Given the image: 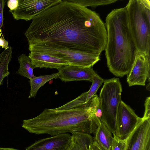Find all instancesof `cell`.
I'll return each instance as SVG.
<instances>
[{"label": "cell", "mask_w": 150, "mask_h": 150, "mask_svg": "<svg viewBox=\"0 0 150 150\" xmlns=\"http://www.w3.org/2000/svg\"><path fill=\"white\" fill-rule=\"evenodd\" d=\"M25 33L28 45L50 47L100 55L107 34L98 15L87 7L60 0L34 17Z\"/></svg>", "instance_id": "obj_1"}, {"label": "cell", "mask_w": 150, "mask_h": 150, "mask_svg": "<svg viewBox=\"0 0 150 150\" xmlns=\"http://www.w3.org/2000/svg\"><path fill=\"white\" fill-rule=\"evenodd\" d=\"M96 95L86 103L71 109H45L33 118L24 120L22 127L29 132L51 136L77 132L94 133L101 123L95 113Z\"/></svg>", "instance_id": "obj_2"}, {"label": "cell", "mask_w": 150, "mask_h": 150, "mask_svg": "<svg viewBox=\"0 0 150 150\" xmlns=\"http://www.w3.org/2000/svg\"><path fill=\"white\" fill-rule=\"evenodd\" d=\"M105 25L107 40L105 50L108 67L115 76L123 77L131 70L137 52L130 29L126 6L110 12Z\"/></svg>", "instance_id": "obj_3"}, {"label": "cell", "mask_w": 150, "mask_h": 150, "mask_svg": "<svg viewBox=\"0 0 150 150\" xmlns=\"http://www.w3.org/2000/svg\"><path fill=\"white\" fill-rule=\"evenodd\" d=\"M130 29L137 51L150 55V6L130 0L126 6Z\"/></svg>", "instance_id": "obj_4"}, {"label": "cell", "mask_w": 150, "mask_h": 150, "mask_svg": "<svg viewBox=\"0 0 150 150\" xmlns=\"http://www.w3.org/2000/svg\"><path fill=\"white\" fill-rule=\"evenodd\" d=\"M122 85L118 78L104 80L100 92L99 101L103 122L113 134H115L117 110L122 100Z\"/></svg>", "instance_id": "obj_5"}, {"label": "cell", "mask_w": 150, "mask_h": 150, "mask_svg": "<svg viewBox=\"0 0 150 150\" xmlns=\"http://www.w3.org/2000/svg\"><path fill=\"white\" fill-rule=\"evenodd\" d=\"M28 49L30 52L43 53L63 59L67 61L69 65L83 67H92L100 60L99 54L52 47L43 44L29 45Z\"/></svg>", "instance_id": "obj_6"}, {"label": "cell", "mask_w": 150, "mask_h": 150, "mask_svg": "<svg viewBox=\"0 0 150 150\" xmlns=\"http://www.w3.org/2000/svg\"><path fill=\"white\" fill-rule=\"evenodd\" d=\"M142 119L121 100L118 108L114 134L120 139H126Z\"/></svg>", "instance_id": "obj_7"}, {"label": "cell", "mask_w": 150, "mask_h": 150, "mask_svg": "<svg viewBox=\"0 0 150 150\" xmlns=\"http://www.w3.org/2000/svg\"><path fill=\"white\" fill-rule=\"evenodd\" d=\"M60 0H18L17 8L9 10L16 20H32L35 16Z\"/></svg>", "instance_id": "obj_8"}, {"label": "cell", "mask_w": 150, "mask_h": 150, "mask_svg": "<svg viewBox=\"0 0 150 150\" xmlns=\"http://www.w3.org/2000/svg\"><path fill=\"white\" fill-rule=\"evenodd\" d=\"M124 150H150V118L142 117L126 139Z\"/></svg>", "instance_id": "obj_9"}, {"label": "cell", "mask_w": 150, "mask_h": 150, "mask_svg": "<svg viewBox=\"0 0 150 150\" xmlns=\"http://www.w3.org/2000/svg\"><path fill=\"white\" fill-rule=\"evenodd\" d=\"M150 71V55L137 52L132 67L127 75L129 86H145L147 79L149 82Z\"/></svg>", "instance_id": "obj_10"}, {"label": "cell", "mask_w": 150, "mask_h": 150, "mask_svg": "<svg viewBox=\"0 0 150 150\" xmlns=\"http://www.w3.org/2000/svg\"><path fill=\"white\" fill-rule=\"evenodd\" d=\"M71 138L69 133L53 136L36 141L25 150H66Z\"/></svg>", "instance_id": "obj_11"}, {"label": "cell", "mask_w": 150, "mask_h": 150, "mask_svg": "<svg viewBox=\"0 0 150 150\" xmlns=\"http://www.w3.org/2000/svg\"><path fill=\"white\" fill-rule=\"evenodd\" d=\"M59 76L55 79H59L65 82L87 80L92 82L93 76L96 73L92 67H83L68 65L58 69Z\"/></svg>", "instance_id": "obj_12"}, {"label": "cell", "mask_w": 150, "mask_h": 150, "mask_svg": "<svg viewBox=\"0 0 150 150\" xmlns=\"http://www.w3.org/2000/svg\"><path fill=\"white\" fill-rule=\"evenodd\" d=\"M28 57L35 68H49L58 69L69 65L65 60L43 53L31 52Z\"/></svg>", "instance_id": "obj_13"}, {"label": "cell", "mask_w": 150, "mask_h": 150, "mask_svg": "<svg viewBox=\"0 0 150 150\" xmlns=\"http://www.w3.org/2000/svg\"><path fill=\"white\" fill-rule=\"evenodd\" d=\"M71 133V140L66 150H89L91 143L94 141V137L86 133L74 132Z\"/></svg>", "instance_id": "obj_14"}, {"label": "cell", "mask_w": 150, "mask_h": 150, "mask_svg": "<svg viewBox=\"0 0 150 150\" xmlns=\"http://www.w3.org/2000/svg\"><path fill=\"white\" fill-rule=\"evenodd\" d=\"M94 134L95 141L105 149L110 150L113 137L111 132L103 122L101 121Z\"/></svg>", "instance_id": "obj_15"}, {"label": "cell", "mask_w": 150, "mask_h": 150, "mask_svg": "<svg viewBox=\"0 0 150 150\" xmlns=\"http://www.w3.org/2000/svg\"><path fill=\"white\" fill-rule=\"evenodd\" d=\"M59 75V72L50 75L34 76L30 79V90L29 98H35L38 90L46 83L50 80L55 79Z\"/></svg>", "instance_id": "obj_16"}, {"label": "cell", "mask_w": 150, "mask_h": 150, "mask_svg": "<svg viewBox=\"0 0 150 150\" xmlns=\"http://www.w3.org/2000/svg\"><path fill=\"white\" fill-rule=\"evenodd\" d=\"M20 68L17 73L29 79L34 76L33 69L35 68L29 58L25 54H21L18 57Z\"/></svg>", "instance_id": "obj_17"}, {"label": "cell", "mask_w": 150, "mask_h": 150, "mask_svg": "<svg viewBox=\"0 0 150 150\" xmlns=\"http://www.w3.org/2000/svg\"><path fill=\"white\" fill-rule=\"evenodd\" d=\"M13 48L11 46L0 54V86L4 79L9 74L8 67L12 57Z\"/></svg>", "instance_id": "obj_18"}, {"label": "cell", "mask_w": 150, "mask_h": 150, "mask_svg": "<svg viewBox=\"0 0 150 150\" xmlns=\"http://www.w3.org/2000/svg\"><path fill=\"white\" fill-rule=\"evenodd\" d=\"M70 1L79 4L87 7L90 6L96 7L102 5H105L114 3L118 0H69Z\"/></svg>", "instance_id": "obj_19"}, {"label": "cell", "mask_w": 150, "mask_h": 150, "mask_svg": "<svg viewBox=\"0 0 150 150\" xmlns=\"http://www.w3.org/2000/svg\"><path fill=\"white\" fill-rule=\"evenodd\" d=\"M104 80L96 73L93 76L92 84L89 90L87 91V103L93 97L97 95L96 92L99 88L104 82Z\"/></svg>", "instance_id": "obj_20"}, {"label": "cell", "mask_w": 150, "mask_h": 150, "mask_svg": "<svg viewBox=\"0 0 150 150\" xmlns=\"http://www.w3.org/2000/svg\"><path fill=\"white\" fill-rule=\"evenodd\" d=\"M126 139H121L113 134V139L111 144L110 150H124Z\"/></svg>", "instance_id": "obj_21"}, {"label": "cell", "mask_w": 150, "mask_h": 150, "mask_svg": "<svg viewBox=\"0 0 150 150\" xmlns=\"http://www.w3.org/2000/svg\"><path fill=\"white\" fill-rule=\"evenodd\" d=\"M145 111L144 118H150V97H147L145 100Z\"/></svg>", "instance_id": "obj_22"}, {"label": "cell", "mask_w": 150, "mask_h": 150, "mask_svg": "<svg viewBox=\"0 0 150 150\" xmlns=\"http://www.w3.org/2000/svg\"><path fill=\"white\" fill-rule=\"evenodd\" d=\"M7 1L4 0H0V31L3 26V11L5 3Z\"/></svg>", "instance_id": "obj_23"}, {"label": "cell", "mask_w": 150, "mask_h": 150, "mask_svg": "<svg viewBox=\"0 0 150 150\" xmlns=\"http://www.w3.org/2000/svg\"><path fill=\"white\" fill-rule=\"evenodd\" d=\"M18 0H8L7 4L9 10L13 11L15 10L17 7L18 4Z\"/></svg>", "instance_id": "obj_24"}, {"label": "cell", "mask_w": 150, "mask_h": 150, "mask_svg": "<svg viewBox=\"0 0 150 150\" xmlns=\"http://www.w3.org/2000/svg\"><path fill=\"white\" fill-rule=\"evenodd\" d=\"M0 47H1L5 50L8 49L9 47L8 42L5 39L1 32V30L0 31Z\"/></svg>", "instance_id": "obj_25"}, {"label": "cell", "mask_w": 150, "mask_h": 150, "mask_svg": "<svg viewBox=\"0 0 150 150\" xmlns=\"http://www.w3.org/2000/svg\"><path fill=\"white\" fill-rule=\"evenodd\" d=\"M89 150H100L98 144L95 141L89 145Z\"/></svg>", "instance_id": "obj_26"}, {"label": "cell", "mask_w": 150, "mask_h": 150, "mask_svg": "<svg viewBox=\"0 0 150 150\" xmlns=\"http://www.w3.org/2000/svg\"><path fill=\"white\" fill-rule=\"evenodd\" d=\"M0 150H18L11 148H0Z\"/></svg>", "instance_id": "obj_27"}, {"label": "cell", "mask_w": 150, "mask_h": 150, "mask_svg": "<svg viewBox=\"0 0 150 150\" xmlns=\"http://www.w3.org/2000/svg\"><path fill=\"white\" fill-rule=\"evenodd\" d=\"M98 145L100 150H107V149H105L102 146H100L99 144H98Z\"/></svg>", "instance_id": "obj_28"}]
</instances>
